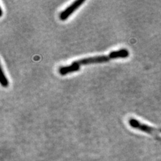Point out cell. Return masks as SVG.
Segmentation results:
<instances>
[{"instance_id": "obj_1", "label": "cell", "mask_w": 161, "mask_h": 161, "mask_svg": "<svg viewBox=\"0 0 161 161\" xmlns=\"http://www.w3.org/2000/svg\"><path fill=\"white\" fill-rule=\"evenodd\" d=\"M130 53L127 49L122 48L116 51L110 53L108 55H102V56H97L93 57H89L76 60L73 62L69 66L61 67L58 69V73L61 75H66L69 73H72L79 70L80 67L83 65H87L93 63H102L108 62L110 60L115 59L118 58H127L129 57Z\"/></svg>"}, {"instance_id": "obj_2", "label": "cell", "mask_w": 161, "mask_h": 161, "mask_svg": "<svg viewBox=\"0 0 161 161\" xmlns=\"http://www.w3.org/2000/svg\"><path fill=\"white\" fill-rule=\"evenodd\" d=\"M128 123L130 127L132 128L140 130L142 132L154 136L155 137H161V130L149 126V125L140 122V121L134 118H130L128 121Z\"/></svg>"}, {"instance_id": "obj_3", "label": "cell", "mask_w": 161, "mask_h": 161, "mask_svg": "<svg viewBox=\"0 0 161 161\" xmlns=\"http://www.w3.org/2000/svg\"><path fill=\"white\" fill-rule=\"evenodd\" d=\"M85 3V1L83 0H77V1H75L73 2L70 6H69L66 9H64L59 15L60 19L62 20V21H64L66 20L70 15H71L73 12H75L76 10L80 7L82 4Z\"/></svg>"}, {"instance_id": "obj_4", "label": "cell", "mask_w": 161, "mask_h": 161, "mask_svg": "<svg viewBox=\"0 0 161 161\" xmlns=\"http://www.w3.org/2000/svg\"><path fill=\"white\" fill-rule=\"evenodd\" d=\"M1 74H2V76H1V84L3 87H8V85H9V81L7 79V77H6V75L4 73L3 71V69L2 68V67L1 66Z\"/></svg>"}]
</instances>
